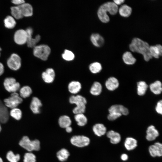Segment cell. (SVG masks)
Listing matches in <instances>:
<instances>
[{
	"instance_id": "cell-26",
	"label": "cell",
	"mask_w": 162,
	"mask_h": 162,
	"mask_svg": "<svg viewBox=\"0 0 162 162\" xmlns=\"http://www.w3.org/2000/svg\"><path fill=\"white\" fill-rule=\"evenodd\" d=\"M93 131L96 135L100 136L104 135L106 131V127L103 124L97 123L93 127Z\"/></svg>"
},
{
	"instance_id": "cell-27",
	"label": "cell",
	"mask_w": 162,
	"mask_h": 162,
	"mask_svg": "<svg viewBox=\"0 0 162 162\" xmlns=\"http://www.w3.org/2000/svg\"><path fill=\"white\" fill-rule=\"evenodd\" d=\"M122 59L126 64L131 65L134 64L136 59L133 56L131 53L129 51L125 52L123 55Z\"/></svg>"
},
{
	"instance_id": "cell-33",
	"label": "cell",
	"mask_w": 162,
	"mask_h": 162,
	"mask_svg": "<svg viewBox=\"0 0 162 162\" xmlns=\"http://www.w3.org/2000/svg\"><path fill=\"white\" fill-rule=\"evenodd\" d=\"M70 155L69 151L66 149L63 148L58 151L56 156L59 161L64 162L66 161Z\"/></svg>"
},
{
	"instance_id": "cell-16",
	"label": "cell",
	"mask_w": 162,
	"mask_h": 162,
	"mask_svg": "<svg viewBox=\"0 0 162 162\" xmlns=\"http://www.w3.org/2000/svg\"><path fill=\"white\" fill-rule=\"evenodd\" d=\"M119 82L118 80L116 77L111 76L109 77L105 82V86L106 89L109 91H112L119 87Z\"/></svg>"
},
{
	"instance_id": "cell-50",
	"label": "cell",
	"mask_w": 162,
	"mask_h": 162,
	"mask_svg": "<svg viewBox=\"0 0 162 162\" xmlns=\"http://www.w3.org/2000/svg\"><path fill=\"white\" fill-rule=\"evenodd\" d=\"M0 162H3L2 159L0 157Z\"/></svg>"
},
{
	"instance_id": "cell-49",
	"label": "cell",
	"mask_w": 162,
	"mask_h": 162,
	"mask_svg": "<svg viewBox=\"0 0 162 162\" xmlns=\"http://www.w3.org/2000/svg\"><path fill=\"white\" fill-rule=\"evenodd\" d=\"M65 129L66 131L68 133H71L72 131V128L70 126H68Z\"/></svg>"
},
{
	"instance_id": "cell-4",
	"label": "cell",
	"mask_w": 162,
	"mask_h": 162,
	"mask_svg": "<svg viewBox=\"0 0 162 162\" xmlns=\"http://www.w3.org/2000/svg\"><path fill=\"white\" fill-rule=\"evenodd\" d=\"M23 101V99L20 96L18 92L10 93L9 96L3 100L5 106L10 109L18 107Z\"/></svg>"
},
{
	"instance_id": "cell-43",
	"label": "cell",
	"mask_w": 162,
	"mask_h": 162,
	"mask_svg": "<svg viewBox=\"0 0 162 162\" xmlns=\"http://www.w3.org/2000/svg\"><path fill=\"white\" fill-rule=\"evenodd\" d=\"M122 115L121 114L119 113L115 112L109 113L107 116V118L110 121H113L121 117Z\"/></svg>"
},
{
	"instance_id": "cell-8",
	"label": "cell",
	"mask_w": 162,
	"mask_h": 162,
	"mask_svg": "<svg viewBox=\"0 0 162 162\" xmlns=\"http://www.w3.org/2000/svg\"><path fill=\"white\" fill-rule=\"evenodd\" d=\"M70 142L74 146L81 148L88 146L90 143V140L85 136L75 135L71 138Z\"/></svg>"
},
{
	"instance_id": "cell-17",
	"label": "cell",
	"mask_w": 162,
	"mask_h": 162,
	"mask_svg": "<svg viewBox=\"0 0 162 162\" xmlns=\"http://www.w3.org/2000/svg\"><path fill=\"white\" fill-rule=\"evenodd\" d=\"M69 102L71 104H75L76 106L86 105L87 104L86 98L80 95L71 96L69 98Z\"/></svg>"
},
{
	"instance_id": "cell-40",
	"label": "cell",
	"mask_w": 162,
	"mask_h": 162,
	"mask_svg": "<svg viewBox=\"0 0 162 162\" xmlns=\"http://www.w3.org/2000/svg\"><path fill=\"white\" fill-rule=\"evenodd\" d=\"M62 57L64 60L70 61L74 60L75 58L74 53L71 51L68 50H65L62 54Z\"/></svg>"
},
{
	"instance_id": "cell-14",
	"label": "cell",
	"mask_w": 162,
	"mask_h": 162,
	"mask_svg": "<svg viewBox=\"0 0 162 162\" xmlns=\"http://www.w3.org/2000/svg\"><path fill=\"white\" fill-rule=\"evenodd\" d=\"M148 150L152 157H161L162 155V144L159 142H156L149 146Z\"/></svg>"
},
{
	"instance_id": "cell-36",
	"label": "cell",
	"mask_w": 162,
	"mask_h": 162,
	"mask_svg": "<svg viewBox=\"0 0 162 162\" xmlns=\"http://www.w3.org/2000/svg\"><path fill=\"white\" fill-rule=\"evenodd\" d=\"M5 26L7 28L12 29L15 26L16 22L15 19L12 16H8L4 20Z\"/></svg>"
},
{
	"instance_id": "cell-37",
	"label": "cell",
	"mask_w": 162,
	"mask_h": 162,
	"mask_svg": "<svg viewBox=\"0 0 162 162\" xmlns=\"http://www.w3.org/2000/svg\"><path fill=\"white\" fill-rule=\"evenodd\" d=\"M89 68L91 73L93 74H96L100 72L102 68L100 63L95 62L92 63L89 65Z\"/></svg>"
},
{
	"instance_id": "cell-1",
	"label": "cell",
	"mask_w": 162,
	"mask_h": 162,
	"mask_svg": "<svg viewBox=\"0 0 162 162\" xmlns=\"http://www.w3.org/2000/svg\"><path fill=\"white\" fill-rule=\"evenodd\" d=\"M149 47L147 42L137 38H133L129 45V49L132 52L142 54L146 62L152 58L150 52Z\"/></svg>"
},
{
	"instance_id": "cell-23",
	"label": "cell",
	"mask_w": 162,
	"mask_h": 162,
	"mask_svg": "<svg viewBox=\"0 0 162 162\" xmlns=\"http://www.w3.org/2000/svg\"><path fill=\"white\" fill-rule=\"evenodd\" d=\"M107 137L110 139V142L113 144H117L121 140V136L120 134L113 130L108 131L106 134Z\"/></svg>"
},
{
	"instance_id": "cell-15",
	"label": "cell",
	"mask_w": 162,
	"mask_h": 162,
	"mask_svg": "<svg viewBox=\"0 0 162 162\" xmlns=\"http://www.w3.org/2000/svg\"><path fill=\"white\" fill-rule=\"evenodd\" d=\"M109 113L115 112L127 116L129 114L128 110L124 106L121 104H115L112 105L108 109Z\"/></svg>"
},
{
	"instance_id": "cell-29",
	"label": "cell",
	"mask_w": 162,
	"mask_h": 162,
	"mask_svg": "<svg viewBox=\"0 0 162 162\" xmlns=\"http://www.w3.org/2000/svg\"><path fill=\"white\" fill-rule=\"evenodd\" d=\"M102 86L101 83L98 82H94L92 85L90 89V93L93 95L98 96L101 93Z\"/></svg>"
},
{
	"instance_id": "cell-21",
	"label": "cell",
	"mask_w": 162,
	"mask_h": 162,
	"mask_svg": "<svg viewBox=\"0 0 162 162\" xmlns=\"http://www.w3.org/2000/svg\"><path fill=\"white\" fill-rule=\"evenodd\" d=\"M149 50L152 58L154 57L158 59L162 56V46L160 44L150 46Z\"/></svg>"
},
{
	"instance_id": "cell-45",
	"label": "cell",
	"mask_w": 162,
	"mask_h": 162,
	"mask_svg": "<svg viewBox=\"0 0 162 162\" xmlns=\"http://www.w3.org/2000/svg\"><path fill=\"white\" fill-rule=\"evenodd\" d=\"M11 2L13 4L17 5V6H20L25 3V1L23 0H13Z\"/></svg>"
},
{
	"instance_id": "cell-13",
	"label": "cell",
	"mask_w": 162,
	"mask_h": 162,
	"mask_svg": "<svg viewBox=\"0 0 162 162\" xmlns=\"http://www.w3.org/2000/svg\"><path fill=\"white\" fill-rule=\"evenodd\" d=\"M41 77L43 80L47 83L53 82L55 77V73L54 69L51 68H47L45 71L43 72Z\"/></svg>"
},
{
	"instance_id": "cell-2",
	"label": "cell",
	"mask_w": 162,
	"mask_h": 162,
	"mask_svg": "<svg viewBox=\"0 0 162 162\" xmlns=\"http://www.w3.org/2000/svg\"><path fill=\"white\" fill-rule=\"evenodd\" d=\"M118 7L113 2L105 3L99 7L97 12L98 17L101 22L106 23L109 22L110 19L107 13L111 15L116 14L118 11Z\"/></svg>"
},
{
	"instance_id": "cell-20",
	"label": "cell",
	"mask_w": 162,
	"mask_h": 162,
	"mask_svg": "<svg viewBox=\"0 0 162 162\" xmlns=\"http://www.w3.org/2000/svg\"><path fill=\"white\" fill-rule=\"evenodd\" d=\"M90 40L92 44L97 47H100L104 44V38L98 33H93L90 36Z\"/></svg>"
},
{
	"instance_id": "cell-41",
	"label": "cell",
	"mask_w": 162,
	"mask_h": 162,
	"mask_svg": "<svg viewBox=\"0 0 162 162\" xmlns=\"http://www.w3.org/2000/svg\"><path fill=\"white\" fill-rule=\"evenodd\" d=\"M24 162H36V157L31 152L25 153L24 156Z\"/></svg>"
},
{
	"instance_id": "cell-24",
	"label": "cell",
	"mask_w": 162,
	"mask_h": 162,
	"mask_svg": "<svg viewBox=\"0 0 162 162\" xmlns=\"http://www.w3.org/2000/svg\"><path fill=\"white\" fill-rule=\"evenodd\" d=\"M149 88L151 91L155 95L160 94L162 91V83L159 80H156L150 84Z\"/></svg>"
},
{
	"instance_id": "cell-39",
	"label": "cell",
	"mask_w": 162,
	"mask_h": 162,
	"mask_svg": "<svg viewBox=\"0 0 162 162\" xmlns=\"http://www.w3.org/2000/svg\"><path fill=\"white\" fill-rule=\"evenodd\" d=\"M6 158L10 162H18L20 158V155L19 154H15L12 151L8 152L6 154Z\"/></svg>"
},
{
	"instance_id": "cell-9",
	"label": "cell",
	"mask_w": 162,
	"mask_h": 162,
	"mask_svg": "<svg viewBox=\"0 0 162 162\" xmlns=\"http://www.w3.org/2000/svg\"><path fill=\"white\" fill-rule=\"evenodd\" d=\"M26 31L27 37L26 43L27 45L29 47L34 48L40 41L41 38L40 36L38 34L36 35L34 38H33L32 37L33 30L31 27L28 28Z\"/></svg>"
},
{
	"instance_id": "cell-6",
	"label": "cell",
	"mask_w": 162,
	"mask_h": 162,
	"mask_svg": "<svg viewBox=\"0 0 162 162\" xmlns=\"http://www.w3.org/2000/svg\"><path fill=\"white\" fill-rule=\"evenodd\" d=\"M3 85L5 90L9 93L18 92L21 87L20 83L13 77H6L4 80Z\"/></svg>"
},
{
	"instance_id": "cell-5",
	"label": "cell",
	"mask_w": 162,
	"mask_h": 162,
	"mask_svg": "<svg viewBox=\"0 0 162 162\" xmlns=\"http://www.w3.org/2000/svg\"><path fill=\"white\" fill-rule=\"evenodd\" d=\"M33 53L34 56L43 61H46L51 52V49L48 45L41 44L36 45L33 48Z\"/></svg>"
},
{
	"instance_id": "cell-7",
	"label": "cell",
	"mask_w": 162,
	"mask_h": 162,
	"mask_svg": "<svg viewBox=\"0 0 162 162\" xmlns=\"http://www.w3.org/2000/svg\"><path fill=\"white\" fill-rule=\"evenodd\" d=\"M7 64L10 70L14 71H17L21 67V58L18 54L13 53L8 59Z\"/></svg>"
},
{
	"instance_id": "cell-22",
	"label": "cell",
	"mask_w": 162,
	"mask_h": 162,
	"mask_svg": "<svg viewBox=\"0 0 162 162\" xmlns=\"http://www.w3.org/2000/svg\"><path fill=\"white\" fill-rule=\"evenodd\" d=\"M82 86L81 83L78 81H73L68 84V88L69 92L73 94H76L81 90Z\"/></svg>"
},
{
	"instance_id": "cell-35",
	"label": "cell",
	"mask_w": 162,
	"mask_h": 162,
	"mask_svg": "<svg viewBox=\"0 0 162 162\" xmlns=\"http://www.w3.org/2000/svg\"><path fill=\"white\" fill-rule=\"evenodd\" d=\"M74 117L77 124L79 126H84L87 123V118L84 113L75 114Z\"/></svg>"
},
{
	"instance_id": "cell-18",
	"label": "cell",
	"mask_w": 162,
	"mask_h": 162,
	"mask_svg": "<svg viewBox=\"0 0 162 162\" xmlns=\"http://www.w3.org/2000/svg\"><path fill=\"white\" fill-rule=\"evenodd\" d=\"M146 133V138L149 141L155 140L159 135L158 131L153 125H151L148 127Z\"/></svg>"
},
{
	"instance_id": "cell-19",
	"label": "cell",
	"mask_w": 162,
	"mask_h": 162,
	"mask_svg": "<svg viewBox=\"0 0 162 162\" xmlns=\"http://www.w3.org/2000/svg\"><path fill=\"white\" fill-rule=\"evenodd\" d=\"M18 7L23 17L30 16L33 15V8L30 4L25 2Z\"/></svg>"
},
{
	"instance_id": "cell-47",
	"label": "cell",
	"mask_w": 162,
	"mask_h": 162,
	"mask_svg": "<svg viewBox=\"0 0 162 162\" xmlns=\"http://www.w3.org/2000/svg\"><path fill=\"white\" fill-rule=\"evenodd\" d=\"M124 0H113V2L117 5H119L123 3L124 2Z\"/></svg>"
},
{
	"instance_id": "cell-10",
	"label": "cell",
	"mask_w": 162,
	"mask_h": 162,
	"mask_svg": "<svg viewBox=\"0 0 162 162\" xmlns=\"http://www.w3.org/2000/svg\"><path fill=\"white\" fill-rule=\"evenodd\" d=\"M27 34L26 30L22 29L16 31L14 33V40L19 45H22L26 43Z\"/></svg>"
},
{
	"instance_id": "cell-51",
	"label": "cell",
	"mask_w": 162,
	"mask_h": 162,
	"mask_svg": "<svg viewBox=\"0 0 162 162\" xmlns=\"http://www.w3.org/2000/svg\"><path fill=\"white\" fill-rule=\"evenodd\" d=\"M2 130V127L1 124V123H0V132Z\"/></svg>"
},
{
	"instance_id": "cell-52",
	"label": "cell",
	"mask_w": 162,
	"mask_h": 162,
	"mask_svg": "<svg viewBox=\"0 0 162 162\" xmlns=\"http://www.w3.org/2000/svg\"><path fill=\"white\" fill-rule=\"evenodd\" d=\"M1 47H0V56H1Z\"/></svg>"
},
{
	"instance_id": "cell-11",
	"label": "cell",
	"mask_w": 162,
	"mask_h": 162,
	"mask_svg": "<svg viewBox=\"0 0 162 162\" xmlns=\"http://www.w3.org/2000/svg\"><path fill=\"white\" fill-rule=\"evenodd\" d=\"M42 106L41 100L37 97H33L29 105V108L32 112L34 114H39L40 108Z\"/></svg>"
},
{
	"instance_id": "cell-12",
	"label": "cell",
	"mask_w": 162,
	"mask_h": 162,
	"mask_svg": "<svg viewBox=\"0 0 162 162\" xmlns=\"http://www.w3.org/2000/svg\"><path fill=\"white\" fill-rule=\"evenodd\" d=\"M9 111L4 105L3 101L0 99V123L5 124L9 118Z\"/></svg>"
},
{
	"instance_id": "cell-30",
	"label": "cell",
	"mask_w": 162,
	"mask_h": 162,
	"mask_svg": "<svg viewBox=\"0 0 162 162\" xmlns=\"http://www.w3.org/2000/svg\"><path fill=\"white\" fill-rule=\"evenodd\" d=\"M120 15L124 17H129L131 14L132 9L131 7L125 4L122 5L118 9Z\"/></svg>"
},
{
	"instance_id": "cell-42",
	"label": "cell",
	"mask_w": 162,
	"mask_h": 162,
	"mask_svg": "<svg viewBox=\"0 0 162 162\" xmlns=\"http://www.w3.org/2000/svg\"><path fill=\"white\" fill-rule=\"evenodd\" d=\"M86 106H76L73 110V113L75 114L84 113L86 110Z\"/></svg>"
},
{
	"instance_id": "cell-34",
	"label": "cell",
	"mask_w": 162,
	"mask_h": 162,
	"mask_svg": "<svg viewBox=\"0 0 162 162\" xmlns=\"http://www.w3.org/2000/svg\"><path fill=\"white\" fill-rule=\"evenodd\" d=\"M9 115L14 119L19 121L22 118V113L20 109L16 107L10 110L9 111Z\"/></svg>"
},
{
	"instance_id": "cell-44",
	"label": "cell",
	"mask_w": 162,
	"mask_h": 162,
	"mask_svg": "<svg viewBox=\"0 0 162 162\" xmlns=\"http://www.w3.org/2000/svg\"><path fill=\"white\" fill-rule=\"evenodd\" d=\"M155 110L156 112L161 115L162 114V100H159L157 103L155 107Z\"/></svg>"
},
{
	"instance_id": "cell-25",
	"label": "cell",
	"mask_w": 162,
	"mask_h": 162,
	"mask_svg": "<svg viewBox=\"0 0 162 162\" xmlns=\"http://www.w3.org/2000/svg\"><path fill=\"white\" fill-rule=\"evenodd\" d=\"M19 92L20 96L23 99H25L29 97L33 92L31 88L27 85L21 87Z\"/></svg>"
},
{
	"instance_id": "cell-38",
	"label": "cell",
	"mask_w": 162,
	"mask_h": 162,
	"mask_svg": "<svg viewBox=\"0 0 162 162\" xmlns=\"http://www.w3.org/2000/svg\"><path fill=\"white\" fill-rule=\"evenodd\" d=\"M11 13L14 19H19L23 16L18 6H14L11 8Z\"/></svg>"
},
{
	"instance_id": "cell-31",
	"label": "cell",
	"mask_w": 162,
	"mask_h": 162,
	"mask_svg": "<svg viewBox=\"0 0 162 162\" xmlns=\"http://www.w3.org/2000/svg\"><path fill=\"white\" fill-rule=\"evenodd\" d=\"M72 122L71 119L68 116L63 115L59 118L58 123L60 127L65 128L67 127L70 126Z\"/></svg>"
},
{
	"instance_id": "cell-32",
	"label": "cell",
	"mask_w": 162,
	"mask_h": 162,
	"mask_svg": "<svg viewBox=\"0 0 162 162\" xmlns=\"http://www.w3.org/2000/svg\"><path fill=\"white\" fill-rule=\"evenodd\" d=\"M124 146L127 150L129 151L133 150L137 146V141L133 138L127 137L125 140Z\"/></svg>"
},
{
	"instance_id": "cell-28",
	"label": "cell",
	"mask_w": 162,
	"mask_h": 162,
	"mask_svg": "<svg viewBox=\"0 0 162 162\" xmlns=\"http://www.w3.org/2000/svg\"><path fill=\"white\" fill-rule=\"evenodd\" d=\"M148 86L144 81H140L137 83V93L138 95L142 96L145 94Z\"/></svg>"
},
{
	"instance_id": "cell-3",
	"label": "cell",
	"mask_w": 162,
	"mask_h": 162,
	"mask_svg": "<svg viewBox=\"0 0 162 162\" xmlns=\"http://www.w3.org/2000/svg\"><path fill=\"white\" fill-rule=\"evenodd\" d=\"M19 145L27 151H38L40 149V141L35 139L31 140L27 136H24L19 142Z\"/></svg>"
},
{
	"instance_id": "cell-46",
	"label": "cell",
	"mask_w": 162,
	"mask_h": 162,
	"mask_svg": "<svg viewBox=\"0 0 162 162\" xmlns=\"http://www.w3.org/2000/svg\"><path fill=\"white\" fill-rule=\"evenodd\" d=\"M4 72V66L3 64L0 62V76H2Z\"/></svg>"
},
{
	"instance_id": "cell-48",
	"label": "cell",
	"mask_w": 162,
	"mask_h": 162,
	"mask_svg": "<svg viewBox=\"0 0 162 162\" xmlns=\"http://www.w3.org/2000/svg\"><path fill=\"white\" fill-rule=\"evenodd\" d=\"M121 158L122 160L126 161L128 159V156L126 154H123L121 155Z\"/></svg>"
}]
</instances>
